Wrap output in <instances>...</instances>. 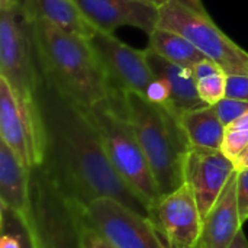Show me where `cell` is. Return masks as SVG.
<instances>
[{
    "instance_id": "cell-1",
    "label": "cell",
    "mask_w": 248,
    "mask_h": 248,
    "mask_svg": "<svg viewBox=\"0 0 248 248\" xmlns=\"http://www.w3.org/2000/svg\"><path fill=\"white\" fill-rule=\"evenodd\" d=\"M36 100L45 128V158L41 164L60 190L77 203L115 198L150 217L142 199L113 169L89 112L39 77Z\"/></svg>"
},
{
    "instance_id": "cell-2",
    "label": "cell",
    "mask_w": 248,
    "mask_h": 248,
    "mask_svg": "<svg viewBox=\"0 0 248 248\" xmlns=\"http://www.w3.org/2000/svg\"><path fill=\"white\" fill-rule=\"evenodd\" d=\"M39 77L83 109L115 94L87 38L46 20H29Z\"/></svg>"
},
{
    "instance_id": "cell-3",
    "label": "cell",
    "mask_w": 248,
    "mask_h": 248,
    "mask_svg": "<svg viewBox=\"0 0 248 248\" xmlns=\"http://www.w3.org/2000/svg\"><path fill=\"white\" fill-rule=\"evenodd\" d=\"M125 113L142 147L161 196L185 185V163L190 142L180 116L145 96L122 93Z\"/></svg>"
},
{
    "instance_id": "cell-4",
    "label": "cell",
    "mask_w": 248,
    "mask_h": 248,
    "mask_svg": "<svg viewBox=\"0 0 248 248\" xmlns=\"http://www.w3.org/2000/svg\"><path fill=\"white\" fill-rule=\"evenodd\" d=\"M86 110L99 131L113 169L150 211L161 198V193L135 131L126 118L122 94L115 93Z\"/></svg>"
},
{
    "instance_id": "cell-5",
    "label": "cell",
    "mask_w": 248,
    "mask_h": 248,
    "mask_svg": "<svg viewBox=\"0 0 248 248\" xmlns=\"http://www.w3.org/2000/svg\"><path fill=\"white\" fill-rule=\"evenodd\" d=\"M158 26L183 35L227 74L248 76V51L214 22L202 0H170L160 9Z\"/></svg>"
},
{
    "instance_id": "cell-6",
    "label": "cell",
    "mask_w": 248,
    "mask_h": 248,
    "mask_svg": "<svg viewBox=\"0 0 248 248\" xmlns=\"http://www.w3.org/2000/svg\"><path fill=\"white\" fill-rule=\"evenodd\" d=\"M26 218L36 248H81L77 202L68 199L42 166L31 171Z\"/></svg>"
},
{
    "instance_id": "cell-7",
    "label": "cell",
    "mask_w": 248,
    "mask_h": 248,
    "mask_svg": "<svg viewBox=\"0 0 248 248\" xmlns=\"http://www.w3.org/2000/svg\"><path fill=\"white\" fill-rule=\"evenodd\" d=\"M0 77L19 97L36 99V52L31 23L17 0H0Z\"/></svg>"
},
{
    "instance_id": "cell-8",
    "label": "cell",
    "mask_w": 248,
    "mask_h": 248,
    "mask_svg": "<svg viewBox=\"0 0 248 248\" xmlns=\"http://www.w3.org/2000/svg\"><path fill=\"white\" fill-rule=\"evenodd\" d=\"M78 209L83 219L113 248H169L150 217L115 198H94L78 203Z\"/></svg>"
},
{
    "instance_id": "cell-9",
    "label": "cell",
    "mask_w": 248,
    "mask_h": 248,
    "mask_svg": "<svg viewBox=\"0 0 248 248\" xmlns=\"http://www.w3.org/2000/svg\"><path fill=\"white\" fill-rule=\"evenodd\" d=\"M0 141L32 171L45 158V128L38 100L19 97L10 84L0 77Z\"/></svg>"
},
{
    "instance_id": "cell-10",
    "label": "cell",
    "mask_w": 248,
    "mask_h": 248,
    "mask_svg": "<svg viewBox=\"0 0 248 248\" xmlns=\"http://www.w3.org/2000/svg\"><path fill=\"white\" fill-rule=\"evenodd\" d=\"M89 41L115 93L148 94L155 76L148 64L145 49H135L113 33L100 31H96Z\"/></svg>"
},
{
    "instance_id": "cell-11",
    "label": "cell",
    "mask_w": 248,
    "mask_h": 248,
    "mask_svg": "<svg viewBox=\"0 0 248 248\" xmlns=\"http://www.w3.org/2000/svg\"><path fill=\"white\" fill-rule=\"evenodd\" d=\"M150 218L169 248H196L203 228V218L186 183L174 192L163 195L150 209Z\"/></svg>"
},
{
    "instance_id": "cell-12",
    "label": "cell",
    "mask_w": 248,
    "mask_h": 248,
    "mask_svg": "<svg viewBox=\"0 0 248 248\" xmlns=\"http://www.w3.org/2000/svg\"><path fill=\"white\" fill-rule=\"evenodd\" d=\"M234 171V163L221 150L189 148L185 163V183L190 187L202 218L217 203Z\"/></svg>"
},
{
    "instance_id": "cell-13",
    "label": "cell",
    "mask_w": 248,
    "mask_h": 248,
    "mask_svg": "<svg viewBox=\"0 0 248 248\" xmlns=\"http://www.w3.org/2000/svg\"><path fill=\"white\" fill-rule=\"evenodd\" d=\"M89 23L100 32L134 26L148 36L158 28L160 9L140 0H74Z\"/></svg>"
},
{
    "instance_id": "cell-14",
    "label": "cell",
    "mask_w": 248,
    "mask_h": 248,
    "mask_svg": "<svg viewBox=\"0 0 248 248\" xmlns=\"http://www.w3.org/2000/svg\"><path fill=\"white\" fill-rule=\"evenodd\" d=\"M241 228L237 201V171H234L217 203L203 218V228L196 248H230Z\"/></svg>"
},
{
    "instance_id": "cell-15",
    "label": "cell",
    "mask_w": 248,
    "mask_h": 248,
    "mask_svg": "<svg viewBox=\"0 0 248 248\" xmlns=\"http://www.w3.org/2000/svg\"><path fill=\"white\" fill-rule=\"evenodd\" d=\"M145 54L154 76L161 80L169 90V102L166 106L179 116L189 110L206 106L198 93V81L190 68L166 60L150 46L145 48Z\"/></svg>"
},
{
    "instance_id": "cell-16",
    "label": "cell",
    "mask_w": 248,
    "mask_h": 248,
    "mask_svg": "<svg viewBox=\"0 0 248 248\" xmlns=\"http://www.w3.org/2000/svg\"><path fill=\"white\" fill-rule=\"evenodd\" d=\"M31 171L17 160L15 153L0 141V206L23 218L31 209Z\"/></svg>"
},
{
    "instance_id": "cell-17",
    "label": "cell",
    "mask_w": 248,
    "mask_h": 248,
    "mask_svg": "<svg viewBox=\"0 0 248 248\" xmlns=\"http://www.w3.org/2000/svg\"><path fill=\"white\" fill-rule=\"evenodd\" d=\"M28 20L42 19L67 32L90 39L96 29L83 16L74 0H17Z\"/></svg>"
},
{
    "instance_id": "cell-18",
    "label": "cell",
    "mask_w": 248,
    "mask_h": 248,
    "mask_svg": "<svg viewBox=\"0 0 248 248\" xmlns=\"http://www.w3.org/2000/svg\"><path fill=\"white\" fill-rule=\"evenodd\" d=\"M180 122L190 147L221 150L225 135V125L221 122L212 105L183 113L180 116Z\"/></svg>"
},
{
    "instance_id": "cell-19",
    "label": "cell",
    "mask_w": 248,
    "mask_h": 248,
    "mask_svg": "<svg viewBox=\"0 0 248 248\" xmlns=\"http://www.w3.org/2000/svg\"><path fill=\"white\" fill-rule=\"evenodd\" d=\"M148 38H150V44H148L150 48H153L157 54H160L166 60L179 64L182 67L192 70L198 62L208 58L189 39H186L183 35L177 32L158 26Z\"/></svg>"
},
{
    "instance_id": "cell-20",
    "label": "cell",
    "mask_w": 248,
    "mask_h": 248,
    "mask_svg": "<svg viewBox=\"0 0 248 248\" xmlns=\"http://www.w3.org/2000/svg\"><path fill=\"white\" fill-rule=\"evenodd\" d=\"M0 248H36L26 218L1 206Z\"/></svg>"
},
{
    "instance_id": "cell-21",
    "label": "cell",
    "mask_w": 248,
    "mask_h": 248,
    "mask_svg": "<svg viewBox=\"0 0 248 248\" xmlns=\"http://www.w3.org/2000/svg\"><path fill=\"white\" fill-rule=\"evenodd\" d=\"M227 73L209 76L198 81V93L206 105H217L225 97L227 93Z\"/></svg>"
},
{
    "instance_id": "cell-22",
    "label": "cell",
    "mask_w": 248,
    "mask_h": 248,
    "mask_svg": "<svg viewBox=\"0 0 248 248\" xmlns=\"http://www.w3.org/2000/svg\"><path fill=\"white\" fill-rule=\"evenodd\" d=\"M247 147L248 131L231 128V126L225 128V135H224V141H222V145H221V151L231 161H234Z\"/></svg>"
},
{
    "instance_id": "cell-23",
    "label": "cell",
    "mask_w": 248,
    "mask_h": 248,
    "mask_svg": "<svg viewBox=\"0 0 248 248\" xmlns=\"http://www.w3.org/2000/svg\"><path fill=\"white\" fill-rule=\"evenodd\" d=\"M217 110V115L219 116L221 122L225 125H231L234 121H237L240 116L248 112V102L247 100H240V99H231V97H224L219 100L217 105H212Z\"/></svg>"
},
{
    "instance_id": "cell-24",
    "label": "cell",
    "mask_w": 248,
    "mask_h": 248,
    "mask_svg": "<svg viewBox=\"0 0 248 248\" xmlns=\"http://www.w3.org/2000/svg\"><path fill=\"white\" fill-rule=\"evenodd\" d=\"M78 208V203H77ZM78 219H80V238L81 248H113L90 224H87L78 209Z\"/></svg>"
},
{
    "instance_id": "cell-25",
    "label": "cell",
    "mask_w": 248,
    "mask_h": 248,
    "mask_svg": "<svg viewBox=\"0 0 248 248\" xmlns=\"http://www.w3.org/2000/svg\"><path fill=\"white\" fill-rule=\"evenodd\" d=\"M237 201L240 219L244 227L248 221V170L237 171Z\"/></svg>"
},
{
    "instance_id": "cell-26",
    "label": "cell",
    "mask_w": 248,
    "mask_h": 248,
    "mask_svg": "<svg viewBox=\"0 0 248 248\" xmlns=\"http://www.w3.org/2000/svg\"><path fill=\"white\" fill-rule=\"evenodd\" d=\"M225 96L231 99H240V100L248 102V76L228 74Z\"/></svg>"
},
{
    "instance_id": "cell-27",
    "label": "cell",
    "mask_w": 248,
    "mask_h": 248,
    "mask_svg": "<svg viewBox=\"0 0 248 248\" xmlns=\"http://www.w3.org/2000/svg\"><path fill=\"white\" fill-rule=\"evenodd\" d=\"M221 71H224V70H222L214 60H211V58L202 60L201 62H198V64L192 68V73H193L196 81L203 80V78H206V77H209V76L218 74V73H221ZM224 73H225V71H224Z\"/></svg>"
},
{
    "instance_id": "cell-28",
    "label": "cell",
    "mask_w": 248,
    "mask_h": 248,
    "mask_svg": "<svg viewBox=\"0 0 248 248\" xmlns=\"http://www.w3.org/2000/svg\"><path fill=\"white\" fill-rule=\"evenodd\" d=\"M235 171H243V170H248V147L232 161Z\"/></svg>"
},
{
    "instance_id": "cell-29",
    "label": "cell",
    "mask_w": 248,
    "mask_h": 248,
    "mask_svg": "<svg viewBox=\"0 0 248 248\" xmlns=\"http://www.w3.org/2000/svg\"><path fill=\"white\" fill-rule=\"evenodd\" d=\"M230 248H248V240L246 232H244V228H241L238 231V234L235 235V238H234Z\"/></svg>"
},
{
    "instance_id": "cell-30",
    "label": "cell",
    "mask_w": 248,
    "mask_h": 248,
    "mask_svg": "<svg viewBox=\"0 0 248 248\" xmlns=\"http://www.w3.org/2000/svg\"><path fill=\"white\" fill-rule=\"evenodd\" d=\"M140 1H144V3H148V4H153V6L161 9V7L166 6L170 0H140Z\"/></svg>"
}]
</instances>
